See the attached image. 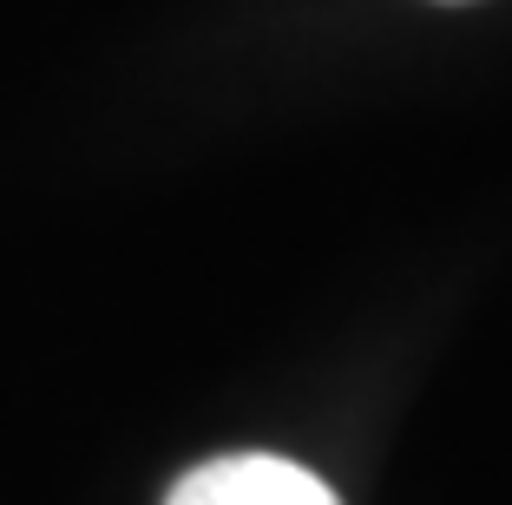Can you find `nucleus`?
I'll use <instances>...</instances> for the list:
<instances>
[{
  "label": "nucleus",
  "mask_w": 512,
  "mask_h": 505,
  "mask_svg": "<svg viewBox=\"0 0 512 505\" xmlns=\"http://www.w3.org/2000/svg\"><path fill=\"white\" fill-rule=\"evenodd\" d=\"M165 505H342L309 466L270 460V453H230V460L197 466L171 486Z\"/></svg>",
  "instance_id": "f257e3e1"
}]
</instances>
